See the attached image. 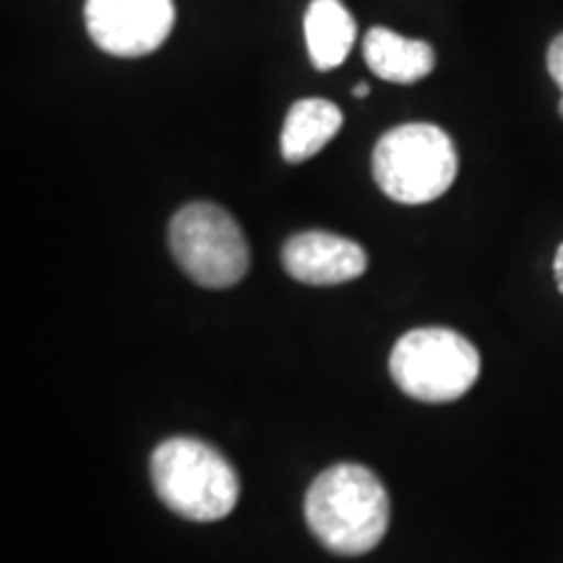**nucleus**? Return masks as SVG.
<instances>
[{
    "mask_svg": "<svg viewBox=\"0 0 563 563\" xmlns=\"http://www.w3.org/2000/svg\"><path fill=\"white\" fill-rule=\"evenodd\" d=\"M306 522L316 540L336 555H363L384 540L391 506L386 485L363 464L342 462L311 483Z\"/></svg>",
    "mask_w": 563,
    "mask_h": 563,
    "instance_id": "nucleus-1",
    "label": "nucleus"
},
{
    "mask_svg": "<svg viewBox=\"0 0 563 563\" xmlns=\"http://www.w3.org/2000/svg\"><path fill=\"white\" fill-rule=\"evenodd\" d=\"M150 473L162 504L188 522H220L241 498L235 467L191 435L162 441L152 452Z\"/></svg>",
    "mask_w": 563,
    "mask_h": 563,
    "instance_id": "nucleus-2",
    "label": "nucleus"
},
{
    "mask_svg": "<svg viewBox=\"0 0 563 563\" xmlns=\"http://www.w3.org/2000/svg\"><path fill=\"white\" fill-rule=\"evenodd\" d=\"M460 157L454 141L433 123H405L386 131L373 150V180L391 201L418 207L454 186Z\"/></svg>",
    "mask_w": 563,
    "mask_h": 563,
    "instance_id": "nucleus-3",
    "label": "nucleus"
},
{
    "mask_svg": "<svg viewBox=\"0 0 563 563\" xmlns=\"http://www.w3.org/2000/svg\"><path fill=\"white\" fill-rule=\"evenodd\" d=\"M389 373L394 384L418 402H454L481 376V352L454 329H412L394 344Z\"/></svg>",
    "mask_w": 563,
    "mask_h": 563,
    "instance_id": "nucleus-4",
    "label": "nucleus"
},
{
    "mask_svg": "<svg viewBox=\"0 0 563 563\" xmlns=\"http://www.w3.org/2000/svg\"><path fill=\"white\" fill-rule=\"evenodd\" d=\"M170 251L196 285L224 290L251 266V249L230 211L209 201L186 203L170 220Z\"/></svg>",
    "mask_w": 563,
    "mask_h": 563,
    "instance_id": "nucleus-5",
    "label": "nucleus"
},
{
    "mask_svg": "<svg viewBox=\"0 0 563 563\" xmlns=\"http://www.w3.org/2000/svg\"><path fill=\"white\" fill-rule=\"evenodd\" d=\"M91 42L115 58H144L165 45L175 26L173 0H87Z\"/></svg>",
    "mask_w": 563,
    "mask_h": 563,
    "instance_id": "nucleus-6",
    "label": "nucleus"
},
{
    "mask_svg": "<svg viewBox=\"0 0 563 563\" xmlns=\"http://www.w3.org/2000/svg\"><path fill=\"white\" fill-rule=\"evenodd\" d=\"M282 264H285L287 274L302 285L332 287L363 277L368 269V253L350 238L323 230H308L298 232L285 243Z\"/></svg>",
    "mask_w": 563,
    "mask_h": 563,
    "instance_id": "nucleus-7",
    "label": "nucleus"
},
{
    "mask_svg": "<svg viewBox=\"0 0 563 563\" xmlns=\"http://www.w3.org/2000/svg\"><path fill=\"white\" fill-rule=\"evenodd\" d=\"M365 63L378 79L391 84H415L426 79L435 66V53L428 42L373 26L363 42Z\"/></svg>",
    "mask_w": 563,
    "mask_h": 563,
    "instance_id": "nucleus-8",
    "label": "nucleus"
},
{
    "mask_svg": "<svg viewBox=\"0 0 563 563\" xmlns=\"http://www.w3.org/2000/svg\"><path fill=\"white\" fill-rule=\"evenodd\" d=\"M342 123V110L334 102L319 100V97L295 102L282 125V157L290 165L316 157L340 133Z\"/></svg>",
    "mask_w": 563,
    "mask_h": 563,
    "instance_id": "nucleus-9",
    "label": "nucleus"
},
{
    "mask_svg": "<svg viewBox=\"0 0 563 563\" xmlns=\"http://www.w3.org/2000/svg\"><path fill=\"white\" fill-rule=\"evenodd\" d=\"M302 30L308 55L319 70H332L344 63L357 34L355 19L342 0H313L306 11Z\"/></svg>",
    "mask_w": 563,
    "mask_h": 563,
    "instance_id": "nucleus-10",
    "label": "nucleus"
},
{
    "mask_svg": "<svg viewBox=\"0 0 563 563\" xmlns=\"http://www.w3.org/2000/svg\"><path fill=\"white\" fill-rule=\"evenodd\" d=\"M548 74L551 79L559 84L561 95H563V34H559L548 47Z\"/></svg>",
    "mask_w": 563,
    "mask_h": 563,
    "instance_id": "nucleus-11",
    "label": "nucleus"
},
{
    "mask_svg": "<svg viewBox=\"0 0 563 563\" xmlns=\"http://www.w3.org/2000/svg\"><path fill=\"white\" fill-rule=\"evenodd\" d=\"M553 277H555V287H559L563 295V243L559 245V251H555L553 256Z\"/></svg>",
    "mask_w": 563,
    "mask_h": 563,
    "instance_id": "nucleus-12",
    "label": "nucleus"
},
{
    "mask_svg": "<svg viewBox=\"0 0 563 563\" xmlns=\"http://www.w3.org/2000/svg\"><path fill=\"white\" fill-rule=\"evenodd\" d=\"M352 95H355V97H368L371 95V87H368V84H357V87L352 89Z\"/></svg>",
    "mask_w": 563,
    "mask_h": 563,
    "instance_id": "nucleus-13",
    "label": "nucleus"
},
{
    "mask_svg": "<svg viewBox=\"0 0 563 563\" xmlns=\"http://www.w3.org/2000/svg\"><path fill=\"white\" fill-rule=\"evenodd\" d=\"M559 112H561V118H563V95H561V102H559Z\"/></svg>",
    "mask_w": 563,
    "mask_h": 563,
    "instance_id": "nucleus-14",
    "label": "nucleus"
}]
</instances>
